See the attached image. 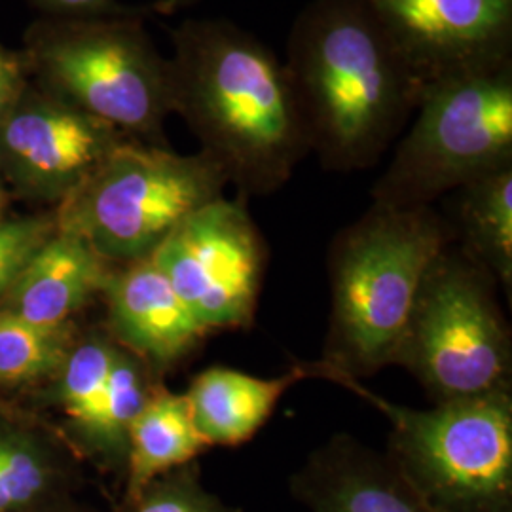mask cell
I'll return each mask as SVG.
<instances>
[{
  "instance_id": "7c38bea8",
  "label": "cell",
  "mask_w": 512,
  "mask_h": 512,
  "mask_svg": "<svg viewBox=\"0 0 512 512\" xmlns=\"http://www.w3.org/2000/svg\"><path fill=\"white\" fill-rule=\"evenodd\" d=\"M291 494L311 512H433L387 454L348 435L306 459L291 476Z\"/></svg>"
},
{
  "instance_id": "8992f818",
  "label": "cell",
  "mask_w": 512,
  "mask_h": 512,
  "mask_svg": "<svg viewBox=\"0 0 512 512\" xmlns=\"http://www.w3.org/2000/svg\"><path fill=\"white\" fill-rule=\"evenodd\" d=\"M416 112L374 186V203L431 205L512 165V61L431 82Z\"/></svg>"
},
{
  "instance_id": "484cf974",
  "label": "cell",
  "mask_w": 512,
  "mask_h": 512,
  "mask_svg": "<svg viewBox=\"0 0 512 512\" xmlns=\"http://www.w3.org/2000/svg\"><path fill=\"white\" fill-rule=\"evenodd\" d=\"M200 0H162V2H158V12L160 14H165V16H171V14H175V12H179V10H184V8H190V6H194V4H198Z\"/></svg>"
},
{
  "instance_id": "4fadbf2b",
  "label": "cell",
  "mask_w": 512,
  "mask_h": 512,
  "mask_svg": "<svg viewBox=\"0 0 512 512\" xmlns=\"http://www.w3.org/2000/svg\"><path fill=\"white\" fill-rule=\"evenodd\" d=\"M103 291L114 336L122 348L152 365L181 361L209 336L150 258L110 274Z\"/></svg>"
},
{
  "instance_id": "277c9868",
  "label": "cell",
  "mask_w": 512,
  "mask_h": 512,
  "mask_svg": "<svg viewBox=\"0 0 512 512\" xmlns=\"http://www.w3.org/2000/svg\"><path fill=\"white\" fill-rule=\"evenodd\" d=\"M310 378L342 385L384 414L389 452L404 480L433 512H512L511 393L408 408L357 378L304 363Z\"/></svg>"
},
{
  "instance_id": "9c48e42d",
  "label": "cell",
  "mask_w": 512,
  "mask_h": 512,
  "mask_svg": "<svg viewBox=\"0 0 512 512\" xmlns=\"http://www.w3.org/2000/svg\"><path fill=\"white\" fill-rule=\"evenodd\" d=\"M148 258L209 334L253 323L266 247L243 198L203 205Z\"/></svg>"
},
{
  "instance_id": "52a82bcc",
  "label": "cell",
  "mask_w": 512,
  "mask_h": 512,
  "mask_svg": "<svg viewBox=\"0 0 512 512\" xmlns=\"http://www.w3.org/2000/svg\"><path fill=\"white\" fill-rule=\"evenodd\" d=\"M494 277L452 243L429 266L395 365L437 403L511 393V334Z\"/></svg>"
},
{
  "instance_id": "3957f363",
  "label": "cell",
  "mask_w": 512,
  "mask_h": 512,
  "mask_svg": "<svg viewBox=\"0 0 512 512\" xmlns=\"http://www.w3.org/2000/svg\"><path fill=\"white\" fill-rule=\"evenodd\" d=\"M452 239L431 205L372 203L334 241L329 338L315 363L357 380L395 365L425 274Z\"/></svg>"
},
{
  "instance_id": "30bf717a",
  "label": "cell",
  "mask_w": 512,
  "mask_h": 512,
  "mask_svg": "<svg viewBox=\"0 0 512 512\" xmlns=\"http://www.w3.org/2000/svg\"><path fill=\"white\" fill-rule=\"evenodd\" d=\"M425 86L512 61V0H363Z\"/></svg>"
},
{
  "instance_id": "7402d4cb",
  "label": "cell",
  "mask_w": 512,
  "mask_h": 512,
  "mask_svg": "<svg viewBox=\"0 0 512 512\" xmlns=\"http://www.w3.org/2000/svg\"><path fill=\"white\" fill-rule=\"evenodd\" d=\"M122 512H239L207 492L192 463L152 480L141 494L126 499Z\"/></svg>"
},
{
  "instance_id": "6da1fadb",
  "label": "cell",
  "mask_w": 512,
  "mask_h": 512,
  "mask_svg": "<svg viewBox=\"0 0 512 512\" xmlns=\"http://www.w3.org/2000/svg\"><path fill=\"white\" fill-rule=\"evenodd\" d=\"M173 44L171 112L243 196L281 188L311 152L285 63L226 19H188Z\"/></svg>"
},
{
  "instance_id": "d4e9b609",
  "label": "cell",
  "mask_w": 512,
  "mask_h": 512,
  "mask_svg": "<svg viewBox=\"0 0 512 512\" xmlns=\"http://www.w3.org/2000/svg\"><path fill=\"white\" fill-rule=\"evenodd\" d=\"M25 88L23 65L16 55L0 50V120Z\"/></svg>"
},
{
  "instance_id": "2e32d148",
  "label": "cell",
  "mask_w": 512,
  "mask_h": 512,
  "mask_svg": "<svg viewBox=\"0 0 512 512\" xmlns=\"http://www.w3.org/2000/svg\"><path fill=\"white\" fill-rule=\"evenodd\" d=\"M207 448L184 395L154 391L131 423L126 458V499L162 475L192 463Z\"/></svg>"
},
{
  "instance_id": "cb8c5ba5",
  "label": "cell",
  "mask_w": 512,
  "mask_h": 512,
  "mask_svg": "<svg viewBox=\"0 0 512 512\" xmlns=\"http://www.w3.org/2000/svg\"><path fill=\"white\" fill-rule=\"evenodd\" d=\"M54 14H61L69 19L110 18L124 16L118 14L114 0H35Z\"/></svg>"
},
{
  "instance_id": "ba28073f",
  "label": "cell",
  "mask_w": 512,
  "mask_h": 512,
  "mask_svg": "<svg viewBox=\"0 0 512 512\" xmlns=\"http://www.w3.org/2000/svg\"><path fill=\"white\" fill-rule=\"evenodd\" d=\"M33 59L59 99L122 135L160 137L171 112L169 61L137 19H69L35 40Z\"/></svg>"
},
{
  "instance_id": "ac0fdd59",
  "label": "cell",
  "mask_w": 512,
  "mask_h": 512,
  "mask_svg": "<svg viewBox=\"0 0 512 512\" xmlns=\"http://www.w3.org/2000/svg\"><path fill=\"white\" fill-rule=\"evenodd\" d=\"M152 393L141 359L128 349H118L107 385L80 431L88 448L107 465L126 469L129 427Z\"/></svg>"
},
{
  "instance_id": "ffe728a7",
  "label": "cell",
  "mask_w": 512,
  "mask_h": 512,
  "mask_svg": "<svg viewBox=\"0 0 512 512\" xmlns=\"http://www.w3.org/2000/svg\"><path fill=\"white\" fill-rule=\"evenodd\" d=\"M57 482L54 461L35 444L0 437V512H37Z\"/></svg>"
},
{
  "instance_id": "d6986e66",
  "label": "cell",
  "mask_w": 512,
  "mask_h": 512,
  "mask_svg": "<svg viewBox=\"0 0 512 512\" xmlns=\"http://www.w3.org/2000/svg\"><path fill=\"white\" fill-rule=\"evenodd\" d=\"M63 330L44 329L0 311V384L35 380L65 363Z\"/></svg>"
},
{
  "instance_id": "5bb4252c",
  "label": "cell",
  "mask_w": 512,
  "mask_h": 512,
  "mask_svg": "<svg viewBox=\"0 0 512 512\" xmlns=\"http://www.w3.org/2000/svg\"><path fill=\"white\" fill-rule=\"evenodd\" d=\"M107 264L84 239L55 228L10 287L8 311L38 327L63 330L93 293L105 289Z\"/></svg>"
},
{
  "instance_id": "8fae6325",
  "label": "cell",
  "mask_w": 512,
  "mask_h": 512,
  "mask_svg": "<svg viewBox=\"0 0 512 512\" xmlns=\"http://www.w3.org/2000/svg\"><path fill=\"white\" fill-rule=\"evenodd\" d=\"M122 139L54 93L23 88L0 120V162L23 186L65 200Z\"/></svg>"
},
{
  "instance_id": "7a4b0ae2",
  "label": "cell",
  "mask_w": 512,
  "mask_h": 512,
  "mask_svg": "<svg viewBox=\"0 0 512 512\" xmlns=\"http://www.w3.org/2000/svg\"><path fill=\"white\" fill-rule=\"evenodd\" d=\"M285 69L325 169L376 164L420 103L410 71L363 0H313L296 18Z\"/></svg>"
},
{
  "instance_id": "44dd1931",
  "label": "cell",
  "mask_w": 512,
  "mask_h": 512,
  "mask_svg": "<svg viewBox=\"0 0 512 512\" xmlns=\"http://www.w3.org/2000/svg\"><path fill=\"white\" fill-rule=\"evenodd\" d=\"M118 349L103 338H93L73 349L61 366V403L65 414L78 427V433L90 420L107 385Z\"/></svg>"
},
{
  "instance_id": "5b68a950",
  "label": "cell",
  "mask_w": 512,
  "mask_h": 512,
  "mask_svg": "<svg viewBox=\"0 0 512 512\" xmlns=\"http://www.w3.org/2000/svg\"><path fill=\"white\" fill-rule=\"evenodd\" d=\"M226 184L205 152L181 156L122 139L63 200L55 226L105 262L131 264L152 255L194 211L224 198Z\"/></svg>"
},
{
  "instance_id": "4316f807",
  "label": "cell",
  "mask_w": 512,
  "mask_h": 512,
  "mask_svg": "<svg viewBox=\"0 0 512 512\" xmlns=\"http://www.w3.org/2000/svg\"><path fill=\"white\" fill-rule=\"evenodd\" d=\"M4 205V190H2V183H0V209Z\"/></svg>"
},
{
  "instance_id": "e0dca14e",
  "label": "cell",
  "mask_w": 512,
  "mask_h": 512,
  "mask_svg": "<svg viewBox=\"0 0 512 512\" xmlns=\"http://www.w3.org/2000/svg\"><path fill=\"white\" fill-rule=\"evenodd\" d=\"M461 251L511 291L512 165L459 188Z\"/></svg>"
},
{
  "instance_id": "603a6c76",
  "label": "cell",
  "mask_w": 512,
  "mask_h": 512,
  "mask_svg": "<svg viewBox=\"0 0 512 512\" xmlns=\"http://www.w3.org/2000/svg\"><path fill=\"white\" fill-rule=\"evenodd\" d=\"M54 220L19 219L0 222V296L10 291L38 249L52 238Z\"/></svg>"
},
{
  "instance_id": "9a60e30c",
  "label": "cell",
  "mask_w": 512,
  "mask_h": 512,
  "mask_svg": "<svg viewBox=\"0 0 512 512\" xmlns=\"http://www.w3.org/2000/svg\"><path fill=\"white\" fill-rule=\"evenodd\" d=\"M308 378L304 363L275 378L213 366L194 378L184 397L207 446H238L253 439L281 397Z\"/></svg>"
}]
</instances>
